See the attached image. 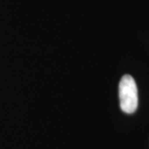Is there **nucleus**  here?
Masks as SVG:
<instances>
[{
	"instance_id": "1",
	"label": "nucleus",
	"mask_w": 149,
	"mask_h": 149,
	"mask_svg": "<svg viewBox=\"0 0 149 149\" xmlns=\"http://www.w3.org/2000/svg\"><path fill=\"white\" fill-rule=\"evenodd\" d=\"M119 98L122 111L131 114L138 106V92L135 79L130 74L122 77L119 84Z\"/></svg>"
}]
</instances>
